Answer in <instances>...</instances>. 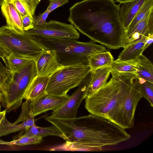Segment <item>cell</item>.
<instances>
[{
  "mask_svg": "<svg viewBox=\"0 0 153 153\" xmlns=\"http://www.w3.org/2000/svg\"><path fill=\"white\" fill-rule=\"evenodd\" d=\"M111 74L134 76L136 77L139 66L136 60H113L110 66Z\"/></svg>",
  "mask_w": 153,
  "mask_h": 153,
  "instance_id": "18",
  "label": "cell"
},
{
  "mask_svg": "<svg viewBox=\"0 0 153 153\" xmlns=\"http://www.w3.org/2000/svg\"><path fill=\"white\" fill-rule=\"evenodd\" d=\"M11 0L20 16H24L28 14L33 16L30 14L25 6L21 0Z\"/></svg>",
  "mask_w": 153,
  "mask_h": 153,
  "instance_id": "33",
  "label": "cell"
},
{
  "mask_svg": "<svg viewBox=\"0 0 153 153\" xmlns=\"http://www.w3.org/2000/svg\"><path fill=\"white\" fill-rule=\"evenodd\" d=\"M91 70L88 64L64 66L49 77L46 89V94L66 95L70 89L81 84Z\"/></svg>",
  "mask_w": 153,
  "mask_h": 153,
  "instance_id": "6",
  "label": "cell"
},
{
  "mask_svg": "<svg viewBox=\"0 0 153 153\" xmlns=\"http://www.w3.org/2000/svg\"><path fill=\"white\" fill-rule=\"evenodd\" d=\"M6 67L12 72L19 71L31 60V59L10 56L2 59Z\"/></svg>",
  "mask_w": 153,
  "mask_h": 153,
  "instance_id": "24",
  "label": "cell"
},
{
  "mask_svg": "<svg viewBox=\"0 0 153 153\" xmlns=\"http://www.w3.org/2000/svg\"><path fill=\"white\" fill-rule=\"evenodd\" d=\"M70 96L46 94L35 101L29 102L30 110L35 117L48 110L54 111L62 106Z\"/></svg>",
  "mask_w": 153,
  "mask_h": 153,
  "instance_id": "12",
  "label": "cell"
},
{
  "mask_svg": "<svg viewBox=\"0 0 153 153\" xmlns=\"http://www.w3.org/2000/svg\"><path fill=\"white\" fill-rule=\"evenodd\" d=\"M40 42L46 49L55 51L57 59L64 66L77 64L89 65L88 57L107 51L104 46L91 40L87 42L71 38L53 39L41 38Z\"/></svg>",
  "mask_w": 153,
  "mask_h": 153,
  "instance_id": "4",
  "label": "cell"
},
{
  "mask_svg": "<svg viewBox=\"0 0 153 153\" xmlns=\"http://www.w3.org/2000/svg\"><path fill=\"white\" fill-rule=\"evenodd\" d=\"M21 17L24 31H27L33 28V17L27 14L25 16H21Z\"/></svg>",
  "mask_w": 153,
  "mask_h": 153,
  "instance_id": "32",
  "label": "cell"
},
{
  "mask_svg": "<svg viewBox=\"0 0 153 153\" xmlns=\"http://www.w3.org/2000/svg\"><path fill=\"white\" fill-rule=\"evenodd\" d=\"M44 119L56 126L64 136L62 148L72 151H97L106 146L121 142L123 129L104 117L90 114L73 119H62L45 116Z\"/></svg>",
  "mask_w": 153,
  "mask_h": 153,
  "instance_id": "2",
  "label": "cell"
},
{
  "mask_svg": "<svg viewBox=\"0 0 153 153\" xmlns=\"http://www.w3.org/2000/svg\"><path fill=\"white\" fill-rule=\"evenodd\" d=\"M4 0H0V6H1Z\"/></svg>",
  "mask_w": 153,
  "mask_h": 153,
  "instance_id": "39",
  "label": "cell"
},
{
  "mask_svg": "<svg viewBox=\"0 0 153 153\" xmlns=\"http://www.w3.org/2000/svg\"><path fill=\"white\" fill-rule=\"evenodd\" d=\"M50 13L47 9L43 13H40L37 16L33 17V28L39 27L45 24L46 22V20Z\"/></svg>",
  "mask_w": 153,
  "mask_h": 153,
  "instance_id": "29",
  "label": "cell"
},
{
  "mask_svg": "<svg viewBox=\"0 0 153 153\" xmlns=\"http://www.w3.org/2000/svg\"><path fill=\"white\" fill-rule=\"evenodd\" d=\"M6 112L7 111L6 109L3 111H0V125L3 119L5 117Z\"/></svg>",
  "mask_w": 153,
  "mask_h": 153,
  "instance_id": "36",
  "label": "cell"
},
{
  "mask_svg": "<svg viewBox=\"0 0 153 153\" xmlns=\"http://www.w3.org/2000/svg\"><path fill=\"white\" fill-rule=\"evenodd\" d=\"M153 42V34L147 37L146 41L143 47V51L146 49Z\"/></svg>",
  "mask_w": 153,
  "mask_h": 153,
  "instance_id": "35",
  "label": "cell"
},
{
  "mask_svg": "<svg viewBox=\"0 0 153 153\" xmlns=\"http://www.w3.org/2000/svg\"><path fill=\"white\" fill-rule=\"evenodd\" d=\"M111 76L105 85L85 98V107L90 114L115 123L128 90L136 77L123 75Z\"/></svg>",
  "mask_w": 153,
  "mask_h": 153,
  "instance_id": "3",
  "label": "cell"
},
{
  "mask_svg": "<svg viewBox=\"0 0 153 153\" xmlns=\"http://www.w3.org/2000/svg\"><path fill=\"white\" fill-rule=\"evenodd\" d=\"M30 109L28 101L26 100L22 104V110L20 116L14 123H18L25 121L29 116Z\"/></svg>",
  "mask_w": 153,
  "mask_h": 153,
  "instance_id": "30",
  "label": "cell"
},
{
  "mask_svg": "<svg viewBox=\"0 0 153 153\" xmlns=\"http://www.w3.org/2000/svg\"><path fill=\"white\" fill-rule=\"evenodd\" d=\"M12 72L5 66L0 60V91L3 96L12 79Z\"/></svg>",
  "mask_w": 153,
  "mask_h": 153,
  "instance_id": "27",
  "label": "cell"
},
{
  "mask_svg": "<svg viewBox=\"0 0 153 153\" xmlns=\"http://www.w3.org/2000/svg\"><path fill=\"white\" fill-rule=\"evenodd\" d=\"M117 2H119L120 3L122 4L126 2L129 1H133L134 0H114Z\"/></svg>",
  "mask_w": 153,
  "mask_h": 153,
  "instance_id": "37",
  "label": "cell"
},
{
  "mask_svg": "<svg viewBox=\"0 0 153 153\" xmlns=\"http://www.w3.org/2000/svg\"><path fill=\"white\" fill-rule=\"evenodd\" d=\"M142 97L138 80L136 77L128 90L115 123L125 129L132 128L137 106Z\"/></svg>",
  "mask_w": 153,
  "mask_h": 153,
  "instance_id": "8",
  "label": "cell"
},
{
  "mask_svg": "<svg viewBox=\"0 0 153 153\" xmlns=\"http://www.w3.org/2000/svg\"><path fill=\"white\" fill-rule=\"evenodd\" d=\"M146 0H134L121 4L119 6L120 18L126 32Z\"/></svg>",
  "mask_w": 153,
  "mask_h": 153,
  "instance_id": "15",
  "label": "cell"
},
{
  "mask_svg": "<svg viewBox=\"0 0 153 153\" xmlns=\"http://www.w3.org/2000/svg\"><path fill=\"white\" fill-rule=\"evenodd\" d=\"M139 66L136 77L141 78L153 83V65L151 61L143 54L137 59Z\"/></svg>",
  "mask_w": 153,
  "mask_h": 153,
  "instance_id": "23",
  "label": "cell"
},
{
  "mask_svg": "<svg viewBox=\"0 0 153 153\" xmlns=\"http://www.w3.org/2000/svg\"><path fill=\"white\" fill-rule=\"evenodd\" d=\"M147 37H144L124 48L118 59L122 60H136L143 52V49Z\"/></svg>",
  "mask_w": 153,
  "mask_h": 153,
  "instance_id": "20",
  "label": "cell"
},
{
  "mask_svg": "<svg viewBox=\"0 0 153 153\" xmlns=\"http://www.w3.org/2000/svg\"><path fill=\"white\" fill-rule=\"evenodd\" d=\"M34 61L38 76L49 77L64 66L59 62L54 50L45 49Z\"/></svg>",
  "mask_w": 153,
  "mask_h": 153,
  "instance_id": "11",
  "label": "cell"
},
{
  "mask_svg": "<svg viewBox=\"0 0 153 153\" xmlns=\"http://www.w3.org/2000/svg\"><path fill=\"white\" fill-rule=\"evenodd\" d=\"M49 4L47 9L50 13L56 8L68 2V0H49Z\"/></svg>",
  "mask_w": 153,
  "mask_h": 153,
  "instance_id": "34",
  "label": "cell"
},
{
  "mask_svg": "<svg viewBox=\"0 0 153 153\" xmlns=\"http://www.w3.org/2000/svg\"><path fill=\"white\" fill-rule=\"evenodd\" d=\"M25 31L40 38L53 39L71 38L78 39L79 33L71 24L51 20L44 25Z\"/></svg>",
  "mask_w": 153,
  "mask_h": 153,
  "instance_id": "9",
  "label": "cell"
},
{
  "mask_svg": "<svg viewBox=\"0 0 153 153\" xmlns=\"http://www.w3.org/2000/svg\"><path fill=\"white\" fill-rule=\"evenodd\" d=\"M49 77L36 76L26 91L24 99L29 102L36 101L46 95Z\"/></svg>",
  "mask_w": 153,
  "mask_h": 153,
  "instance_id": "17",
  "label": "cell"
},
{
  "mask_svg": "<svg viewBox=\"0 0 153 153\" xmlns=\"http://www.w3.org/2000/svg\"><path fill=\"white\" fill-rule=\"evenodd\" d=\"M24 135L28 136H36L42 137L48 136H54L64 139V136L58 128L52 125L48 127H41L34 123L28 129L25 131Z\"/></svg>",
  "mask_w": 153,
  "mask_h": 153,
  "instance_id": "21",
  "label": "cell"
},
{
  "mask_svg": "<svg viewBox=\"0 0 153 153\" xmlns=\"http://www.w3.org/2000/svg\"><path fill=\"white\" fill-rule=\"evenodd\" d=\"M114 0H83L69 9L68 21L91 40L111 49L123 48L126 31Z\"/></svg>",
  "mask_w": 153,
  "mask_h": 153,
  "instance_id": "1",
  "label": "cell"
},
{
  "mask_svg": "<svg viewBox=\"0 0 153 153\" xmlns=\"http://www.w3.org/2000/svg\"><path fill=\"white\" fill-rule=\"evenodd\" d=\"M143 97L146 98L153 107V83L146 81L139 83Z\"/></svg>",
  "mask_w": 153,
  "mask_h": 153,
  "instance_id": "28",
  "label": "cell"
},
{
  "mask_svg": "<svg viewBox=\"0 0 153 153\" xmlns=\"http://www.w3.org/2000/svg\"><path fill=\"white\" fill-rule=\"evenodd\" d=\"M1 6L2 13L5 17L8 27L16 32H24L21 16L11 0H4Z\"/></svg>",
  "mask_w": 153,
  "mask_h": 153,
  "instance_id": "14",
  "label": "cell"
},
{
  "mask_svg": "<svg viewBox=\"0 0 153 153\" xmlns=\"http://www.w3.org/2000/svg\"><path fill=\"white\" fill-rule=\"evenodd\" d=\"M153 10V0H146L140 9L127 31L131 30Z\"/></svg>",
  "mask_w": 153,
  "mask_h": 153,
  "instance_id": "26",
  "label": "cell"
},
{
  "mask_svg": "<svg viewBox=\"0 0 153 153\" xmlns=\"http://www.w3.org/2000/svg\"><path fill=\"white\" fill-rule=\"evenodd\" d=\"M2 95L1 92L0 91V110L1 109V103L2 102Z\"/></svg>",
  "mask_w": 153,
  "mask_h": 153,
  "instance_id": "38",
  "label": "cell"
},
{
  "mask_svg": "<svg viewBox=\"0 0 153 153\" xmlns=\"http://www.w3.org/2000/svg\"><path fill=\"white\" fill-rule=\"evenodd\" d=\"M41 38L16 32L7 26L0 27V57L2 59L12 56L35 60L46 49L40 42Z\"/></svg>",
  "mask_w": 153,
  "mask_h": 153,
  "instance_id": "5",
  "label": "cell"
},
{
  "mask_svg": "<svg viewBox=\"0 0 153 153\" xmlns=\"http://www.w3.org/2000/svg\"><path fill=\"white\" fill-rule=\"evenodd\" d=\"M153 10L131 30L125 32L124 48L144 37L153 34Z\"/></svg>",
  "mask_w": 153,
  "mask_h": 153,
  "instance_id": "13",
  "label": "cell"
},
{
  "mask_svg": "<svg viewBox=\"0 0 153 153\" xmlns=\"http://www.w3.org/2000/svg\"><path fill=\"white\" fill-rule=\"evenodd\" d=\"M110 66H106L91 71V79L85 97L89 96L105 85L110 74Z\"/></svg>",
  "mask_w": 153,
  "mask_h": 153,
  "instance_id": "16",
  "label": "cell"
},
{
  "mask_svg": "<svg viewBox=\"0 0 153 153\" xmlns=\"http://www.w3.org/2000/svg\"><path fill=\"white\" fill-rule=\"evenodd\" d=\"M25 6L29 13L33 16L36 7L40 0H21Z\"/></svg>",
  "mask_w": 153,
  "mask_h": 153,
  "instance_id": "31",
  "label": "cell"
},
{
  "mask_svg": "<svg viewBox=\"0 0 153 153\" xmlns=\"http://www.w3.org/2000/svg\"><path fill=\"white\" fill-rule=\"evenodd\" d=\"M29 116L25 121L19 124L13 123L4 118L0 125V137L20 130L25 131L35 123V117L30 109Z\"/></svg>",
  "mask_w": 153,
  "mask_h": 153,
  "instance_id": "19",
  "label": "cell"
},
{
  "mask_svg": "<svg viewBox=\"0 0 153 153\" xmlns=\"http://www.w3.org/2000/svg\"><path fill=\"white\" fill-rule=\"evenodd\" d=\"M12 73V79L1 102L7 112L15 110L21 105L29 85L36 75L34 60L30 61L19 71Z\"/></svg>",
  "mask_w": 153,
  "mask_h": 153,
  "instance_id": "7",
  "label": "cell"
},
{
  "mask_svg": "<svg viewBox=\"0 0 153 153\" xmlns=\"http://www.w3.org/2000/svg\"><path fill=\"white\" fill-rule=\"evenodd\" d=\"M90 72L63 105L53 111L51 115L50 116L51 117L62 119H73L76 117L79 107L85 97L86 90L91 79Z\"/></svg>",
  "mask_w": 153,
  "mask_h": 153,
  "instance_id": "10",
  "label": "cell"
},
{
  "mask_svg": "<svg viewBox=\"0 0 153 153\" xmlns=\"http://www.w3.org/2000/svg\"><path fill=\"white\" fill-rule=\"evenodd\" d=\"M43 137L36 136H28L24 134L18 139L7 142L0 139V145L25 146L38 144L42 142Z\"/></svg>",
  "mask_w": 153,
  "mask_h": 153,
  "instance_id": "25",
  "label": "cell"
},
{
  "mask_svg": "<svg viewBox=\"0 0 153 153\" xmlns=\"http://www.w3.org/2000/svg\"><path fill=\"white\" fill-rule=\"evenodd\" d=\"M88 59L91 70H93L104 66H110L114 58L111 52L107 50L92 54Z\"/></svg>",
  "mask_w": 153,
  "mask_h": 153,
  "instance_id": "22",
  "label": "cell"
}]
</instances>
